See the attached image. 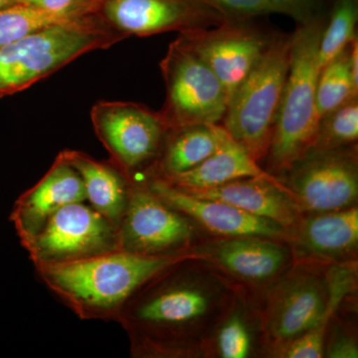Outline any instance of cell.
<instances>
[{
	"mask_svg": "<svg viewBox=\"0 0 358 358\" xmlns=\"http://www.w3.org/2000/svg\"><path fill=\"white\" fill-rule=\"evenodd\" d=\"M293 32L275 33L270 46L231 96L222 126L261 162L267 157L288 76Z\"/></svg>",
	"mask_w": 358,
	"mask_h": 358,
	"instance_id": "cell-5",
	"label": "cell"
},
{
	"mask_svg": "<svg viewBox=\"0 0 358 358\" xmlns=\"http://www.w3.org/2000/svg\"><path fill=\"white\" fill-rule=\"evenodd\" d=\"M350 46L320 71L317 85V108L320 119L358 96L350 63Z\"/></svg>",
	"mask_w": 358,
	"mask_h": 358,
	"instance_id": "cell-24",
	"label": "cell"
},
{
	"mask_svg": "<svg viewBox=\"0 0 358 358\" xmlns=\"http://www.w3.org/2000/svg\"><path fill=\"white\" fill-rule=\"evenodd\" d=\"M358 140V96L320 117L312 148L320 150L355 145Z\"/></svg>",
	"mask_w": 358,
	"mask_h": 358,
	"instance_id": "cell-26",
	"label": "cell"
},
{
	"mask_svg": "<svg viewBox=\"0 0 358 358\" xmlns=\"http://www.w3.org/2000/svg\"><path fill=\"white\" fill-rule=\"evenodd\" d=\"M287 239L291 242L296 264L346 262L357 249V207L301 218L288 231Z\"/></svg>",
	"mask_w": 358,
	"mask_h": 358,
	"instance_id": "cell-16",
	"label": "cell"
},
{
	"mask_svg": "<svg viewBox=\"0 0 358 358\" xmlns=\"http://www.w3.org/2000/svg\"><path fill=\"white\" fill-rule=\"evenodd\" d=\"M327 11L293 32L288 76L272 141L267 155L268 173L281 178L294 162L312 148L319 127L317 85L320 75L319 47Z\"/></svg>",
	"mask_w": 358,
	"mask_h": 358,
	"instance_id": "cell-3",
	"label": "cell"
},
{
	"mask_svg": "<svg viewBox=\"0 0 358 358\" xmlns=\"http://www.w3.org/2000/svg\"><path fill=\"white\" fill-rule=\"evenodd\" d=\"M329 1H331V0H329Z\"/></svg>",
	"mask_w": 358,
	"mask_h": 358,
	"instance_id": "cell-33",
	"label": "cell"
},
{
	"mask_svg": "<svg viewBox=\"0 0 358 358\" xmlns=\"http://www.w3.org/2000/svg\"><path fill=\"white\" fill-rule=\"evenodd\" d=\"M327 0H268L272 13L285 14L296 24L308 22L326 10Z\"/></svg>",
	"mask_w": 358,
	"mask_h": 358,
	"instance_id": "cell-29",
	"label": "cell"
},
{
	"mask_svg": "<svg viewBox=\"0 0 358 358\" xmlns=\"http://www.w3.org/2000/svg\"><path fill=\"white\" fill-rule=\"evenodd\" d=\"M273 176L226 131L215 152L202 164L185 173L162 179L178 189L190 190L215 187L237 179Z\"/></svg>",
	"mask_w": 358,
	"mask_h": 358,
	"instance_id": "cell-20",
	"label": "cell"
},
{
	"mask_svg": "<svg viewBox=\"0 0 358 358\" xmlns=\"http://www.w3.org/2000/svg\"><path fill=\"white\" fill-rule=\"evenodd\" d=\"M327 298L326 307L317 324L305 334L294 339L275 357L284 358L324 357L327 334L329 324L345 299L357 286V264L341 262L333 264L327 273Z\"/></svg>",
	"mask_w": 358,
	"mask_h": 358,
	"instance_id": "cell-22",
	"label": "cell"
},
{
	"mask_svg": "<svg viewBox=\"0 0 358 358\" xmlns=\"http://www.w3.org/2000/svg\"><path fill=\"white\" fill-rule=\"evenodd\" d=\"M275 34L253 20H227L216 27L179 33L178 36L220 80L229 103Z\"/></svg>",
	"mask_w": 358,
	"mask_h": 358,
	"instance_id": "cell-12",
	"label": "cell"
},
{
	"mask_svg": "<svg viewBox=\"0 0 358 358\" xmlns=\"http://www.w3.org/2000/svg\"><path fill=\"white\" fill-rule=\"evenodd\" d=\"M182 192L233 205L252 215L274 221L288 231L303 213L288 188L275 176L241 178L215 187Z\"/></svg>",
	"mask_w": 358,
	"mask_h": 358,
	"instance_id": "cell-18",
	"label": "cell"
},
{
	"mask_svg": "<svg viewBox=\"0 0 358 358\" xmlns=\"http://www.w3.org/2000/svg\"><path fill=\"white\" fill-rule=\"evenodd\" d=\"M159 67L166 95L159 112L167 129L223 121L228 99L222 83L180 37L169 44Z\"/></svg>",
	"mask_w": 358,
	"mask_h": 358,
	"instance_id": "cell-6",
	"label": "cell"
},
{
	"mask_svg": "<svg viewBox=\"0 0 358 358\" xmlns=\"http://www.w3.org/2000/svg\"><path fill=\"white\" fill-rule=\"evenodd\" d=\"M282 176L280 180L303 211L320 213L355 206L358 197L357 143L336 150L310 148Z\"/></svg>",
	"mask_w": 358,
	"mask_h": 358,
	"instance_id": "cell-9",
	"label": "cell"
},
{
	"mask_svg": "<svg viewBox=\"0 0 358 358\" xmlns=\"http://www.w3.org/2000/svg\"><path fill=\"white\" fill-rule=\"evenodd\" d=\"M189 259L195 250L166 256H143L117 250L60 265L34 267L47 289L80 320L115 322L136 292L160 273Z\"/></svg>",
	"mask_w": 358,
	"mask_h": 358,
	"instance_id": "cell-2",
	"label": "cell"
},
{
	"mask_svg": "<svg viewBox=\"0 0 358 358\" xmlns=\"http://www.w3.org/2000/svg\"><path fill=\"white\" fill-rule=\"evenodd\" d=\"M217 272L189 259L141 287L124 306L117 324L134 357H194L201 336L229 310L231 289Z\"/></svg>",
	"mask_w": 358,
	"mask_h": 358,
	"instance_id": "cell-1",
	"label": "cell"
},
{
	"mask_svg": "<svg viewBox=\"0 0 358 358\" xmlns=\"http://www.w3.org/2000/svg\"><path fill=\"white\" fill-rule=\"evenodd\" d=\"M34 267L86 260L120 250L117 227L86 201L59 209L23 247Z\"/></svg>",
	"mask_w": 358,
	"mask_h": 358,
	"instance_id": "cell-8",
	"label": "cell"
},
{
	"mask_svg": "<svg viewBox=\"0 0 358 358\" xmlns=\"http://www.w3.org/2000/svg\"><path fill=\"white\" fill-rule=\"evenodd\" d=\"M90 115L110 162L131 180L140 176L145 178L157 162L169 131L159 112L138 103L99 101Z\"/></svg>",
	"mask_w": 358,
	"mask_h": 358,
	"instance_id": "cell-7",
	"label": "cell"
},
{
	"mask_svg": "<svg viewBox=\"0 0 358 358\" xmlns=\"http://www.w3.org/2000/svg\"><path fill=\"white\" fill-rule=\"evenodd\" d=\"M358 0H331L320 37V69L350 46L357 35Z\"/></svg>",
	"mask_w": 358,
	"mask_h": 358,
	"instance_id": "cell-23",
	"label": "cell"
},
{
	"mask_svg": "<svg viewBox=\"0 0 358 358\" xmlns=\"http://www.w3.org/2000/svg\"><path fill=\"white\" fill-rule=\"evenodd\" d=\"M96 13L127 38L206 29L227 21L202 0H102Z\"/></svg>",
	"mask_w": 358,
	"mask_h": 358,
	"instance_id": "cell-13",
	"label": "cell"
},
{
	"mask_svg": "<svg viewBox=\"0 0 358 358\" xmlns=\"http://www.w3.org/2000/svg\"><path fill=\"white\" fill-rule=\"evenodd\" d=\"M229 21L253 20L272 13L268 0H202Z\"/></svg>",
	"mask_w": 358,
	"mask_h": 358,
	"instance_id": "cell-28",
	"label": "cell"
},
{
	"mask_svg": "<svg viewBox=\"0 0 358 358\" xmlns=\"http://www.w3.org/2000/svg\"><path fill=\"white\" fill-rule=\"evenodd\" d=\"M225 131L220 124L169 129L157 162L143 179L171 178L199 166L215 152Z\"/></svg>",
	"mask_w": 358,
	"mask_h": 358,
	"instance_id": "cell-21",
	"label": "cell"
},
{
	"mask_svg": "<svg viewBox=\"0 0 358 358\" xmlns=\"http://www.w3.org/2000/svg\"><path fill=\"white\" fill-rule=\"evenodd\" d=\"M20 0H0V10L20 3Z\"/></svg>",
	"mask_w": 358,
	"mask_h": 358,
	"instance_id": "cell-32",
	"label": "cell"
},
{
	"mask_svg": "<svg viewBox=\"0 0 358 358\" xmlns=\"http://www.w3.org/2000/svg\"><path fill=\"white\" fill-rule=\"evenodd\" d=\"M317 266L296 264L268 294L262 313V329L274 355L308 333L324 312L327 273L320 272Z\"/></svg>",
	"mask_w": 358,
	"mask_h": 358,
	"instance_id": "cell-11",
	"label": "cell"
},
{
	"mask_svg": "<svg viewBox=\"0 0 358 358\" xmlns=\"http://www.w3.org/2000/svg\"><path fill=\"white\" fill-rule=\"evenodd\" d=\"M60 154L79 173L87 201L117 227L128 206L131 179L110 160H98L76 150Z\"/></svg>",
	"mask_w": 358,
	"mask_h": 358,
	"instance_id": "cell-19",
	"label": "cell"
},
{
	"mask_svg": "<svg viewBox=\"0 0 358 358\" xmlns=\"http://www.w3.org/2000/svg\"><path fill=\"white\" fill-rule=\"evenodd\" d=\"M124 39L93 13L4 45L0 47V98L24 91L85 54Z\"/></svg>",
	"mask_w": 358,
	"mask_h": 358,
	"instance_id": "cell-4",
	"label": "cell"
},
{
	"mask_svg": "<svg viewBox=\"0 0 358 358\" xmlns=\"http://www.w3.org/2000/svg\"><path fill=\"white\" fill-rule=\"evenodd\" d=\"M324 357L331 358H357L358 348L355 338L348 334H336L324 345Z\"/></svg>",
	"mask_w": 358,
	"mask_h": 358,
	"instance_id": "cell-31",
	"label": "cell"
},
{
	"mask_svg": "<svg viewBox=\"0 0 358 358\" xmlns=\"http://www.w3.org/2000/svg\"><path fill=\"white\" fill-rule=\"evenodd\" d=\"M220 320L216 333L215 350L222 358H246L251 355L253 338L248 322L240 312L228 313Z\"/></svg>",
	"mask_w": 358,
	"mask_h": 358,
	"instance_id": "cell-27",
	"label": "cell"
},
{
	"mask_svg": "<svg viewBox=\"0 0 358 358\" xmlns=\"http://www.w3.org/2000/svg\"><path fill=\"white\" fill-rule=\"evenodd\" d=\"M194 250L204 263L249 285L275 281L289 259L278 240L258 236L219 238Z\"/></svg>",
	"mask_w": 358,
	"mask_h": 358,
	"instance_id": "cell-17",
	"label": "cell"
},
{
	"mask_svg": "<svg viewBox=\"0 0 358 358\" xmlns=\"http://www.w3.org/2000/svg\"><path fill=\"white\" fill-rule=\"evenodd\" d=\"M145 181L164 203L215 236H258L274 240L288 238V230L274 221L252 215L219 200L194 196L162 178H148Z\"/></svg>",
	"mask_w": 358,
	"mask_h": 358,
	"instance_id": "cell-14",
	"label": "cell"
},
{
	"mask_svg": "<svg viewBox=\"0 0 358 358\" xmlns=\"http://www.w3.org/2000/svg\"><path fill=\"white\" fill-rule=\"evenodd\" d=\"M90 13H52L18 3L0 10V47L50 26L61 24Z\"/></svg>",
	"mask_w": 358,
	"mask_h": 358,
	"instance_id": "cell-25",
	"label": "cell"
},
{
	"mask_svg": "<svg viewBox=\"0 0 358 358\" xmlns=\"http://www.w3.org/2000/svg\"><path fill=\"white\" fill-rule=\"evenodd\" d=\"M80 201L87 202L82 179L59 152L43 178L14 203L10 221L22 247L43 229L59 209Z\"/></svg>",
	"mask_w": 358,
	"mask_h": 358,
	"instance_id": "cell-15",
	"label": "cell"
},
{
	"mask_svg": "<svg viewBox=\"0 0 358 358\" xmlns=\"http://www.w3.org/2000/svg\"><path fill=\"white\" fill-rule=\"evenodd\" d=\"M195 224L164 203L145 180H131L128 206L117 226L120 250L166 256L194 250Z\"/></svg>",
	"mask_w": 358,
	"mask_h": 358,
	"instance_id": "cell-10",
	"label": "cell"
},
{
	"mask_svg": "<svg viewBox=\"0 0 358 358\" xmlns=\"http://www.w3.org/2000/svg\"><path fill=\"white\" fill-rule=\"evenodd\" d=\"M102 0H20L26 4L52 13H96Z\"/></svg>",
	"mask_w": 358,
	"mask_h": 358,
	"instance_id": "cell-30",
	"label": "cell"
}]
</instances>
